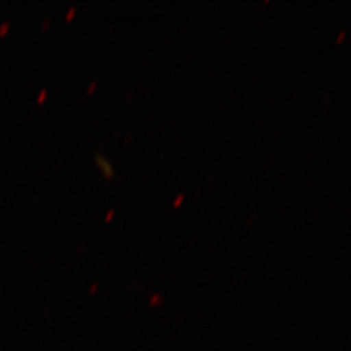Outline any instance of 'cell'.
I'll return each mask as SVG.
<instances>
[{"mask_svg": "<svg viewBox=\"0 0 351 351\" xmlns=\"http://www.w3.org/2000/svg\"><path fill=\"white\" fill-rule=\"evenodd\" d=\"M95 159H97V162H98L99 165H101V169H103V172L106 173V176L111 178V177L113 176V168L112 165H111V163H110L107 159H104V158H103L101 155H99V154H97Z\"/></svg>", "mask_w": 351, "mask_h": 351, "instance_id": "1", "label": "cell"}, {"mask_svg": "<svg viewBox=\"0 0 351 351\" xmlns=\"http://www.w3.org/2000/svg\"><path fill=\"white\" fill-rule=\"evenodd\" d=\"M8 27H10V23H3L1 26H0V36L5 34V33H7V30H8Z\"/></svg>", "mask_w": 351, "mask_h": 351, "instance_id": "2", "label": "cell"}, {"mask_svg": "<svg viewBox=\"0 0 351 351\" xmlns=\"http://www.w3.org/2000/svg\"><path fill=\"white\" fill-rule=\"evenodd\" d=\"M47 95V91L46 90H43V91H40V95H39V98H38V101L40 103V101H43L45 99V97Z\"/></svg>", "mask_w": 351, "mask_h": 351, "instance_id": "3", "label": "cell"}, {"mask_svg": "<svg viewBox=\"0 0 351 351\" xmlns=\"http://www.w3.org/2000/svg\"><path fill=\"white\" fill-rule=\"evenodd\" d=\"M73 14H75V8H71V10H69V12L66 14V19H68V20H71V19L73 17Z\"/></svg>", "mask_w": 351, "mask_h": 351, "instance_id": "4", "label": "cell"}, {"mask_svg": "<svg viewBox=\"0 0 351 351\" xmlns=\"http://www.w3.org/2000/svg\"><path fill=\"white\" fill-rule=\"evenodd\" d=\"M112 215H113V210H111V211H110V213H107V217H106V219H107V220H111V217H112Z\"/></svg>", "mask_w": 351, "mask_h": 351, "instance_id": "5", "label": "cell"}, {"mask_svg": "<svg viewBox=\"0 0 351 351\" xmlns=\"http://www.w3.org/2000/svg\"><path fill=\"white\" fill-rule=\"evenodd\" d=\"M94 88H95V82H93V84H91V86L88 88V93H91V91L94 90Z\"/></svg>", "mask_w": 351, "mask_h": 351, "instance_id": "6", "label": "cell"}]
</instances>
